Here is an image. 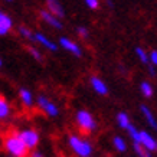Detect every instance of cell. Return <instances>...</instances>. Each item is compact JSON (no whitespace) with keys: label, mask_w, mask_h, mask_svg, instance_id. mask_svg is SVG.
I'll use <instances>...</instances> for the list:
<instances>
[{"label":"cell","mask_w":157,"mask_h":157,"mask_svg":"<svg viewBox=\"0 0 157 157\" xmlns=\"http://www.w3.org/2000/svg\"><path fill=\"white\" fill-rule=\"evenodd\" d=\"M2 147L6 154L13 157H29L30 154V150L23 141V138L20 137L19 131L6 133L2 140Z\"/></svg>","instance_id":"cell-1"},{"label":"cell","mask_w":157,"mask_h":157,"mask_svg":"<svg viewBox=\"0 0 157 157\" xmlns=\"http://www.w3.org/2000/svg\"><path fill=\"white\" fill-rule=\"evenodd\" d=\"M68 147L78 157H91L94 153L92 144L78 134H69L68 136Z\"/></svg>","instance_id":"cell-2"},{"label":"cell","mask_w":157,"mask_h":157,"mask_svg":"<svg viewBox=\"0 0 157 157\" xmlns=\"http://www.w3.org/2000/svg\"><path fill=\"white\" fill-rule=\"evenodd\" d=\"M75 124L78 125V128L81 130L82 133L85 134H91L97 131L98 128V124H97L95 118H94V115L91 114L88 109H78L75 114Z\"/></svg>","instance_id":"cell-3"},{"label":"cell","mask_w":157,"mask_h":157,"mask_svg":"<svg viewBox=\"0 0 157 157\" xmlns=\"http://www.w3.org/2000/svg\"><path fill=\"white\" fill-rule=\"evenodd\" d=\"M36 105H38V108L45 113V114L51 117V118H55L59 115V107H58L53 101H51L48 97L45 95H38L36 98Z\"/></svg>","instance_id":"cell-4"},{"label":"cell","mask_w":157,"mask_h":157,"mask_svg":"<svg viewBox=\"0 0 157 157\" xmlns=\"http://www.w3.org/2000/svg\"><path fill=\"white\" fill-rule=\"evenodd\" d=\"M20 133V137L23 138V141L26 143V146L29 147V150H35V148L39 146V141H40V136L35 128H25Z\"/></svg>","instance_id":"cell-5"},{"label":"cell","mask_w":157,"mask_h":157,"mask_svg":"<svg viewBox=\"0 0 157 157\" xmlns=\"http://www.w3.org/2000/svg\"><path fill=\"white\" fill-rule=\"evenodd\" d=\"M59 45H61V46L65 49V51L71 52L72 55H75V56H78V58L82 56V49H81V46H79V45H78L76 42L71 40V39L61 38V39H59Z\"/></svg>","instance_id":"cell-6"},{"label":"cell","mask_w":157,"mask_h":157,"mask_svg":"<svg viewBox=\"0 0 157 157\" xmlns=\"http://www.w3.org/2000/svg\"><path fill=\"white\" fill-rule=\"evenodd\" d=\"M140 144L146 147L147 150H150L151 153L157 151V140L153 137L151 134L148 133V131H144L141 130V136H140Z\"/></svg>","instance_id":"cell-7"},{"label":"cell","mask_w":157,"mask_h":157,"mask_svg":"<svg viewBox=\"0 0 157 157\" xmlns=\"http://www.w3.org/2000/svg\"><path fill=\"white\" fill-rule=\"evenodd\" d=\"M90 84L91 86H92V90H94V92H97L98 95H107L108 94V85L105 84L101 78H98V76H91L90 79Z\"/></svg>","instance_id":"cell-8"},{"label":"cell","mask_w":157,"mask_h":157,"mask_svg":"<svg viewBox=\"0 0 157 157\" xmlns=\"http://www.w3.org/2000/svg\"><path fill=\"white\" fill-rule=\"evenodd\" d=\"M40 17H42L43 22H46L48 25H51L52 28L62 29V23H61V20H59V17L55 16L53 13H51L49 10H42V12H40Z\"/></svg>","instance_id":"cell-9"},{"label":"cell","mask_w":157,"mask_h":157,"mask_svg":"<svg viewBox=\"0 0 157 157\" xmlns=\"http://www.w3.org/2000/svg\"><path fill=\"white\" fill-rule=\"evenodd\" d=\"M13 26V20L10 17L9 14H6L5 12L0 13V35L5 36L10 32V29Z\"/></svg>","instance_id":"cell-10"},{"label":"cell","mask_w":157,"mask_h":157,"mask_svg":"<svg viewBox=\"0 0 157 157\" xmlns=\"http://www.w3.org/2000/svg\"><path fill=\"white\" fill-rule=\"evenodd\" d=\"M140 111H141V114H143L144 120L147 121V124L151 127L154 131H157V120L156 117H154V114L151 113V109L148 108L147 105H140Z\"/></svg>","instance_id":"cell-11"},{"label":"cell","mask_w":157,"mask_h":157,"mask_svg":"<svg viewBox=\"0 0 157 157\" xmlns=\"http://www.w3.org/2000/svg\"><path fill=\"white\" fill-rule=\"evenodd\" d=\"M19 100L22 101V104L26 107V108H30L33 102L36 100L33 98V94L28 90V88H20L19 90Z\"/></svg>","instance_id":"cell-12"},{"label":"cell","mask_w":157,"mask_h":157,"mask_svg":"<svg viewBox=\"0 0 157 157\" xmlns=\"http://www.w3.org/2000/svg\"><path fill=\"white\" fill-rule=\"evenodd\" d=\"M35 42L40 43V45H42V46H45L48 51H52V52H56V51H58L56 45H55L51 39L46 38L43 33H35Z\"/></svg>","instance_id":"cell-13"},{"label":"cell","mask_w":157,"mask_h":157,"mask_svg":"<svg viewBox=\"0 0 157 157\" xmlns=\"http://www.w3.org/2000/svg\"><path fill=\"white\" fill-rule=\"evenodd\" d=\"M46 5H48V10L51 13H53L58 17H63L65 12H63V7L59 5L58 0H46Z\"/></svg>","instance_id":"cell-14"},{"label":"cell","mask_w":157,"mask_h":157,"mask_svg":"<svg viewBox=\"0 0 157 157\" xmlns=\"http://www.w3.org/2000/svg\"><path fill=\"white\" fill-rule=\"evenodd\" d=\"M10 104L5 97H0V120H6L10 115Z\"/></svg>","instance_id":"cell-15"},{"label":"cell","mask_w":157,"mask_h":157,"mask_svg":"<svg viewBox=\"0 0 157 157\" xmlns=\"http://www.w3.org/2000/svg\"><path fill=\"white\" fill-rule=\"evenodd\" d=\"M115 120H117V124H118V127L120 128H123V130H127L131 125V121H130V117L127 113H118L117 114V117H115Z\"/></svg>","instance_id":"cell-16"},{"label":"cell","mask_w":157,"mask_h":157,"mask_svg":"<svg viewBox=\"0 0 157 157\" xmlns=\"http://www.w3.org/2000/svg\"><path fill=\"white\" fill-rule=\"evenodd\" d=\"M113 146H114V148L120 153H125L127 151V148H128L127 141H125L121 136H115V137H113Z\"/></svg>","instance_id":"cell-17"},{"label":"cell","mask_w":157,"mask_h":157,"mask_svg":"<svg viewBox=\"0 0 157 157\" xmlns=\"http://www.w3.org/2000/svg\"><path fill=\"white\" fill-rule=\"evenodd\" d=\"M140 91H141V94H143L144 98H151L153 92H154L153 85L148 81H143L141 84H140Z\"/></svg>","instance_id":"cell-18"},{"label":"cell","mask_w":157,"mask_h":157,"mask_svg":"<svg viewBox=\"0 0 157 157\" xmlns=\"http://www.w3.org/2000/svg\"><path fill=\"white\" fill-rule=\"evenodd\" d=\"M133 148H134V153H136L138 157H153V153L150 151V150H147L146 147H143L140 143H134Z\"/></svg>","instance_id":"cell-19"},{"label":"cell","mask_w":157,"mask_h":157,"mask_svg":"<svg viewBox=\"0 0 157 157\" xmlns=\"http://www.w3.org/2000/svg\"><path fill=\"white\" fill-rule=\"evenodd\" d=\"M127 133H128L130 138L133 140V144L134 143H140V136H141V130H137L134 127L133 124L130 125L128 128H127Z\"/></svg>","instance_id":"cell-20"},{"label":"cell","mask_w":157,"mask_h":157,"mask_svg":"<svg viewBox=\"0 0 157 157\" xmlns=\"http://www.w3.org/2000/svg\"><path fill=\"white\" fill-rule=\"evenodd\" d=\"M136 55H137L138 59L143 62V63H146V65L150 63V55H148L143 48H136Z\"/></svg>","instance_id":"cell-21"},{"label":"cell","mask_w":157,"mask_h":157,"mask_svg":"<svg viewBox=\"0 0 157 157\" xmlns=\"http://www.w3.org/2000/svg\"><path fill=\"white\" fill-rule=\"evenodd\" d=\"M19 33L22 38L29 39V40H35V33H32V30L28 28H25V26H20L19 28Z\"/></svg>","instance_id":"cell-22"},{"label":"cell","mask_w":157,"mask_h":157,"mask_svg":"<svg viewBox=\"0 0 157 157\" xmlns=\"http://www.w3.org/2000/svg\"><path fill=\"white\" fill-rule=\"evenodd\" d=\"M29 52H30V55H32L36 61H42V55H40V52H39L36 48H32V46H30V48H29Z\"/></svg>","instance_id":"cell-23"},{"label":"cell","mask_w":157,"mask_h":157,"mask_svg":"<svg viewBox=\"0 0 157 157\" xmlns=\"http://www.w3.org/2000/svg\"><path fill=\"white\" fill-rule=\"evenodd\" d=\"M76 33L79 35L81 38H86L88 36V29L84 28V26H79V28L76 29Z\"/></svg>","instance_id":"cell-24"},{"label":"cell","mask_w":157,"mask_h":157,"mask_svg":"<svg viewBox=\"0 0 157 157\" xmlns=\"http://www.w3.org/2000/svg\"><path fill=\"white\" fill-rule=\"evenodd\" d=\"M148 55H150V63L157 67V51H151Z\"/></svg>","instance_id":"cell-25"},{"label":"cell","mask_w":157,"mask_h":157,"mask_svg":"<svg viewBox=\"0 0 157 157\" xmlns=\"http://www.w3.org/2000/svg\"><path fill=\"white\" fill-rule=\"evenodd\" d=\"M85 5L90 9H97L98 7V0H85Z\"/></svg>","instance_id":"cell-26"},{"label":"cell","mask_w":157,"mask_h":157,"mask_svg":"<svg viewBox=\"0 0 157 157\" xmlns=\"http://www.w3.org/2000/svg\"><path fill=\"white\" fill-rule=\"evenodd\" d=\"M29 157H45V156H43V153L40 151V150L35 148V150H30V154H29Z\"/></svg>","instance_id":"cell-27"},{"label":"cell","mask_w":157,"mask_h":157,"mask_svg":"<svg viewBox=\"0 0 157 157\" xmlns=\"http://www.w3.org/2000/svg\"><path fill=\"white\" fill-rule=\"evenodd\" d=\"M148 74L151 76L156 75V69H154V65H148Z\"/></svg>","instance_id":"cell-28"},{"label":"cell","mask_w":157,"mask_h":157,"mask_svg":"<svg viewBox=\"0 0 157 157\" xmlns=\"http://www.w3.org/2000/svg\"><path fill=\"white\" fill-rule=\"evenodd\" d=\"M5 2H13V0H5Z\"/></svg>","instance_id":"cell-29"},{"label":"cell","mask_w":157,"mask_h":157,"mask_svg":"<svg viewBox=\"0 0 157 157\" xmlns=\"http://www.w3.org/2000/svg\"><path fill=\"white\" fill-rule=\"evenodd\" d=\"M6 157H13V156H9V154H7V156H6Z\"/></svg>","instance_id":"cell-30"}]
</instances>
